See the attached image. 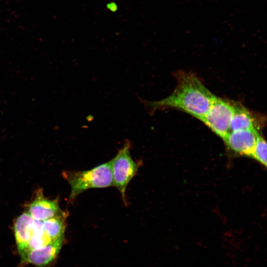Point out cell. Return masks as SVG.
I'll return each mask as SVG.
<instances>
[{
	"mask_svg": "<svg viewBox=\"0 0 267 267\" xmlns=\"http://www.w3.org/2000/svg\"><path fill=\"white\" fill-rule=\"evenodd\" d=\"M235 104L226 99L216 97L201 121L223 139L229 132Z\"/></svg>",
	"mask_w": 267,
	"mask_h": 267,
	"instance_id": "cell-4",
	"label": "cell"
},
{
	"mask_svg": "<svg viewBox=\"0 0 267 267\" xmlns=\"http://www.w3.org/2000/svg\"><path fill=\"white\" fill-rule=\"evenodd\" d=\"M131 144L126 140L122 147L111 160L113 186L120 192L122 199L126 204V192L132 179L136 175L139 165L134 161L130 154Z\"/></svg>",
	"mask_w": 267,
	"mask_h": 267,
	"instance_id": "cell-3",
	"label": "cell"
},
{
	"mask_svg": "<svg viewBox=\"0 0 267 267\" xmlns=\"http://www.w3.org/2000/svg\"><path fill=\"white\" fill-rule=\"evenodd\" d=\"M63 175L71 186L70 202L89 189L113 185L111 160L89 170L65 172Z\"/></svg>",
	"mask_w": 267,
	"mask_h": 267,
	"instance_id": "cell-2",
	"label": "cell"
},
{
	"mask_svg": "<svg viewBox=\"0 0 267 267\" xmlns=\"http://www.w3.org/2000/svg\"><path fill=\"white\" fill-rule=\"evenodd\" d=\"M43 230L42 221L33 219L27 213L20 215L14 225V236L18 250L24 247L35 235Z\"/></svg>",
	"mask_w": 267,
	"mask_h": 267,
	"instance_id": "cell-8",
	"label": "cell"
},
{
	"mask_svg": "<svg viewBox=\"0 0 267 267\" xmlns=\"http://www.w3.org/2000/svg\"><path fill=\"white\" fill-rule=\"evenodd\" d=\"M175 89L168 97L158 101L139 100L150 115L156 111L172 108L179 109L201 120L216 97L192 73L179 72L176 74Z\"/></svg>",
	"mask_w": 267,
	"mask_h": 267,
	"instance_id": "cell-1",
	"label": "cell"
},
{
	"mask_svg": "<svg viewBox=\"0 0 267 267\" xmlns=\"http://www.w3.org/2000/svg\"><path fill=\"white\" fill-rule=\"evenodd\" d=\"M27 213L33 219L42 222L66 214L60 209L57 199L44 197L41 190L38 191L35 199L29 204Z\"/></svg>",
	"mask_w": 267,
	"mask_h": 267,
	"instance_id": "cell-6",
	"label": "cell"
},
{
	"mask_svg": "<svg viewBox=\"0 0 267 267\" xmlns=\"http://www.w3.org/2000/svg\"><path fill=\"white\" fill-rule=\"evenodd\" d=\"M259 135L257 130L243 129L229 132L223 140L236 153L251 156Z\"/></svg>",
	"mask_w": 267,
	"mask_h": 267,
	"instance_id": "cell-5",
	"label": "cell"
},
{
	"mask_svg": "<svg viewBox=\"0 0 267 267\" xmlns=\"http://www.w3.org/2000/svg\"><path fill=\"white\" fill-rule=\"evenodd\" d=\"M251 157L266 166L267 143L265 140L260 135L258 136Z\"/></svg>",
	"mask_w": 267,
	"mask_h": 267,
	"instance_id": "cell-11",
	"label": "cell"
},
{
	"mask_svg": "<svg viewBox=\"0 0 267 267\" xmlns=\"http://www.w3.org/2000/svg\"><path fill=\"white\" fill-rule=\"evenodd\" d=\"M259 127L260 123L255 114L236 103L234 112L230 122L229 132L243 129L258 130Z\"/></svg>",
	"mask_w": 267,
	"mask_h": 267,
	"instance_id": "cell-9",
	"label": "cell"
},
{
	"mask_svg": "<svg viewBox=\"0 0 267 267\" xmlns=\"http://www.w3.org/2000/svg\"><path fill=\"white\" fill-rule=\"evenodd\" d=\"M66 214L43 221V228L52 241L64 236Z\"/></svg>",
	"mask_w": 267,
	"mask_h": 267,
	"instance_id": "cell-10",
	"label": "cell"
},
{
	"mask_svg": "<svg viewBox=\"0 0 267 267\" xmlns=\"http://www.w3.org/2000/svg\"><path fill=\"white\" fill-rule=\"evenodd\" d=\"M64 241V236L45 246L30 250L21 258V262L38 267L51 263L57 257Z\"/></svg>",
	"mask_w": 267,
	"mask_h": 267,
	"instance_id": "cell-7",
	"label": "cell"
}]
</instances>
